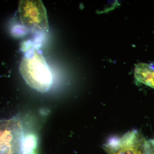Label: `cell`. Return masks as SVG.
<instances>
[{
    "label": "cell",
    "instance_id": "cell-6",
    "mask_svg": "<svg viewBox=\"0 0 154 154\" xmlns=\"http://www.w3.org/2000/svg\"><path fill=\"white\" fill-rule=\"evenodd\" d=\"M146 152L147 154H154V139L147 140Z\"/></svg>",
    "mask_w": 154,
    "mask_h": 154
},
{
    "label": "cell",
    "instance_id": "cell-1",
    "mask_svg": "<svg viewBox=\"0 0 154 154\" xmlns=\"http://www.w3.org/2000/svg\"><path fill=\"white\" fill-rule=\"evenodd\" d=\"M20 72L31 88L42 93L49 90L52 75L43 56L36 51L27 54L21 60Z\"/></svg>",
    "mask_w": 154,
    "mask_h": 154
},
{
    "label": "cell",
    "instance_id": "cell-3",
    "mask_svg": "<svg viewBox=\"0 0 154 154\" xmlns=\"http://www.w3.org/2000/svg\"><path fill=\"white\" fill-rule=\"evenodd\" d=\"M19 11L21 22L29 30L38 32L48 28L46 11L41 1H20Z\"/></svg>",
    "mask_w": 154,
    "mask_h": 154
},
{
    "label": "cell",
    "instance_id": "cell-2",
    "mask_svg": "<svg viewBox=\"0 0 154 154\" xmlns=\"http://www.w3.org/2000/svg\"><path fill=\"white\" fill-rule=\"evenodd\" d=\"M147 140L141 133L133 130L121 137L110 139L103 148L107 154H147Z\"/></svg>",
    "mask_w": 154,
    "mask_h": 154
},
{
    "label": "cell",
    "instance_id": "cell-4",
    "mask_svg": "<svg viewBox=\"0 0 154 154\" xmlns=\"http://www.w3.org/2000/svg\"><path fill=\"white\" fill-rule=\"evenodd\" d=\"M22 125L17 119L0 121V154H22Z\"/></svg>",
    "mask_w": 154,
    "mask_h": 154
},
{
    "label": "cell",
    "instance_id": "cell-5",
    "mask_svg": "<svg viewBox=\"0 0 154 154\" xmlns=\"http://www.w3.org/2000/svg\"><path fill=\"white\" fill-rule=\"evenodd\" d=\"M134 77L138 82L154 89V66L146 63H139L136 66Z\"/></svg>",
    "mask_w": 154,
    "mask_h": 154
}]
</instances>
